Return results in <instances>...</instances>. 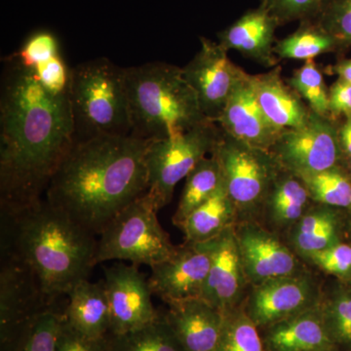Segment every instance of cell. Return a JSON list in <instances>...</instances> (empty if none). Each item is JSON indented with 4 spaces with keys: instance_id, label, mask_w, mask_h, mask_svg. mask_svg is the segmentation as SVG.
<instances>
[{
    "instance_id": "1",
    "label": "cell",
    "mask_w": 351,
    "mask_h": 351,
    "mask_svg": "<svg viewBox=\"0 0 351 351\" xmlns=\"http://www.w3.org/2000/svg\"><path fill=\"white\" fill-rule=\"evenodd\" d=\"M75 143L69 92L49 93L32 69L4 58L0 83V208L41 199Z\"/></svg>"
},
{
    "instance_id": "2",
    "label": "cell",
    "mask_w": 351,
    "mask_h": 351,
    "mask_svg": "<svg viewBox=\"0 0 351 351\" xmlns=\"http://www.w3.org/2000/svg\"><path fill=\"white\" fill-rule=\"evenodd\" d=\"M147 143L132 135L75 141L51 178L45 199L99 237L120 211L147 193Z\"/></svg>"
},
{
    "instance_id": "3",
    "label": "cell",
    "mask_w": 351,
    "mask_h": 351,
    "mask_svg": "<svg viewBox=\"0 0 351 351\" xmlns=\"http://www.w3.org/2000/svg\"><path fill=\"white\" fill-rule=\"evenodd\" d=\"M96 237L41 198L20 208H0V254L34 272L50 304L89 279L96 263Z\"/></svg>"
},
{
    "instance_id": "4",
    "label": "cell",
    "mask_w": 351,
    "mask_h": 351,
    "mask_svg": "<svg viewBox=\"0 0 351 351\" xmlns=\"http://www.w3.org/2000/svg\"><path fill=\"white\" fill-rule=\"evenodd\" d=\"M132 136L174 137L208 121L182 69L163 62L124 68Z\"/></svg>"
},
{
    "instance_id": "5",
    "label": "cell",
    "mask_w": 351,
    "mask_h": 351,
    "mask_svg": "<svg viewBox=\"0 0 351 351\" xmlns=\"http://www.w3.org/2000/svg\"><path fill=\"white\" fill-rule=\"evenodd\" d=\"M69 100L75 141L132 135L124 68L108 58L90 60L71 69Z\"/></svg>"
},
{
    "instance_id": "6",
    "label": "cell",
    "mask_w": 351,
    "mask_h": 351,
    "mask_svg": "<svg viewBox=\"0 0 351 351\" xmlns=\"http://www.w3.org/2000/svg\"><path fill=\"white\" fill-rule=\"evenodd\" d=\"M157 212L147 193L127 205L99 235L97 265L117 260L152 267L170 258L177 246L159 223Z\"/></svg>"
},
{
    "instance_id": "7",
    "label": "cell",
    "mask_w": 351,
    "mask_h": 351,
    "mask_svg": "<svg viewBox=\"0 0 351 351\" xmlns=\"http://www.w3.org/2000/svg\"><path fill=\"white\" fill-rule=\"evenodd\" d=\"M221 136L223 131L218 124L208 120L180 135L147 143V195L157 211L169 204L176 186L212 154Z\"/></svg>"
},
{
    "instance_id": "8",
    "label": "cell",
    "mask_w": 351,
    "mask_h": 351,
    "mask_svg": "<svg viewBox=\"0 0 351 351\" xmlns=\"http://www.w3.org/2000/svg\"><path fill=\"white\" fill-rule=\"evenodd\" d=\"M218 157L226 191L239 216L263 208L281 168L269 152L256 149L223 133L212 152Z\"/></svg>"
},
{
    "instance_id": "9",
    "label": "cell",
    "mask_w": 351,
    "mask_h": 351,
    "mask_svg": "<svg viewBox=\"0 0 351 351\" xmlns=\"http://www.w3.org/2000/svg\"><path fill=\"white\" fill-rule=\"evenodd\" d=\"M59 304V302H57ZM50 304L40 284L25 263L1 257L0 265V343L1 351H22L25 335Z\"/></svg>"
},
{
    "instance_id": "10",
    "label": "cell",
    "mask_w": 351,
    "mask_h": 351,
    "mask_svg": "<svg viewBox=\"0 0 351 351\" xmlns=\"http://www.w3.org/2000/svg\"><path fill=\"white\" fill-rule=\"evenodd\" d=\"M269 152L281 169L299 178L338 166L343 154L338 127L313 110L304 125L284 130Z\"/></svg>"
},
{
    "instance_id": "11",
    "label": "cell",
    "mask_w": 351,
    "mask_h": 351,
    "mask_svg": "<svg viewBox=\"0 0 351 351\" xmlns=\"http://www.w3.org/2000/svg\"><path fill=\"white\" fill-rule=\"evenodd\" d=\"M201 48L182 68V75L195 90L203 114L218 121L226 103L247 73L233 64L221 44L201 38Z\"/></svg>"
},
{
    "instance_id": "12",
    "label": "cell",
    "mask_w": 351,
    "mask_h": 351,
    "mask_svg": "<svg viewBox=\"0 0 351 351\" xmlns=\"http://www.w3.org/2000/svg\"><path fill=\"white\" fill-rule=\"evenodd\" d=\"M321 301L315 279L302 271L251 286L241 306L256 326L263 330L317 306Z\"/></svg>"
},
{
    "instance_id": "13",
    "label": "cell",
    "mask_w": 351,
    "mask_h": 351,
    "mask_svg": "<svg viewBox=\"0 0 351 351\" xmlns=\"http://www.w3.org/2000/svg\"><path fill=\"white\" fill-rule=\"evenodd\" d=\"M103 282L110 309V334L140 329L161 315L152 304L149 277L137 265L117 263L105 267Z\"/></svg>"
},
{
    "instance_id": "14",
    "label": "cell",
    "mask_w": 351,
    "mask_h": 351,
    "mask_svg": "<svg viewBox=\"0 0 351 351\" xmlns=\"http://www.w3.org/2000/svg\"><path fill=\"white\" fill-rule=\"evenodd\" d=\"M210 265L208 241L184 242L170 258L151 267L149 285L152 295L167 304L201 298Z\"/></svg>"
},
{
    "instance_id": "15",
    "label": "cell",
    "mask_w": 351,
    "mask_h": 351,
    "mask_svg": "<svg viewBox=\"0 0 351 351\" xmlns=\"http://www.w3.org/2000/svg\"><path fill=\"white\" fill-rule=\"evenodd\" d=\"M234 230L245 276L251 286L302 272L297 254L270 230L251 219L237 221Z\"/></svg>"
},
{
    "instance_id": "16",
    "label": "cell",
    "mask_w": 351,
    "mask_h": 351,
    "mask_svg": "<svg viewBox=\"0 0 351 351\" xmlns=\"http://www.w3.org/2000/svg\"><path fill=\"white\" fill-rule=\"evenodd\" d=\"M211 265L201 298L225 313L241 306L249 284L240 257L234 226L208 240Z\"/></svg>"
},
{
    "instance_id": "17",
    "label": "cell",
    "mask_w": 351,
    "mask_h": 351,
    "mask_svg": "<svg viewBox=\"0 0 351 351\" xmlns=\"http://www.w3.org/2000/svg\"><path fill=\"white\" fill-rule=\"evenodd\" d=\"M246 73L226 103L217 124L223 133L263 151L269 152L282 130L274 126L258 105Z\"/></svg>"
},
{
    "instance_id": "18",
    "label": "cell",
    "mask_w": 351,
    "mask_h": 351,
    "mask_svg": "<svg viewBox=\"0 0 351 351\" xmlns=\"http://www.w3.org/2000/svg\"><path fill=\"white\" fill-rule=\"evenodd\" d=\"M164 313L186 351H217L223 313L202 298L172 302Z\"/></svg>"
},
{
    "instance_id": "19",
    "label": "cell",
    "mask_w": 351,
    "mask_h": 351,
    "mask_svg": "<svg viewBox=\"0 0 351 351\" xmlns=\"http://www.w3.org/2000/svg\"><path fill=\"white\" fill-rule=\"evenodd\" d=\"M263 330L265 351H335L337 348L325 324L321 302Z\"/></svg>"
},
{
    "instance_id": "20",
    "label": "cell",
    "mask_w": 351,
    "mask_h": 351,
    "mask_svg": "<svg viewBox=\"0 0 351 351\" xmlns=\"http://www.w3.org/2000/svg\"><path fill=\"white\" fill-rule=\"evenodd\" d=\"M250 78L258 105L274 126L284 131L306 123L311 110L302 101V97L284 82L280 66L250 75Z\"/></svg>"
},
{
    "instance_id": "21",
    "label": "cell",
    "mask_w": 351,
    "mask_h": 351,
    "mask_svg": "<svg viewBox=\"0 0 351 351\" xmlns=\"http://www.w3.org/2000/svg\"><path fill=\"white\" fill-rule=\"evenodd\" d=\"M277 22L263 8L245 14L219 34V43L226 51L235 50L267 68L276 66L274 32Z\"/></svg>"
},
{
    "instance_id": "22",
    "label": "cell",
    "mask_w": 351,
    "mask_h": 351,
    "mask_svg": "<svg viewBox=\"0 0 351 351\" xmlns=\"http://www.w3.org/2000/svg\"><path fill=\"white\" fill-rule=\"evenodd\" d=\"M64 319L90 339L106 338L110 332V309L103 281H80L69 290Z\"/></svg>"
},
{
    "instance_id": "23",
    "label": "cell",
    "mask_w": 351,
    "mask_h": 351,
    "mask_svg": "<svg viewBox=\"0 0 351 351\" xmlns=\"http://www.w3.org/2000/svg\"><path fill=\"white\" fill-rule=\"evenodd\" d=\"M337 210L315 203L289 230V242L298 256L307 260L341 241V217Z\"/></svg>"
},
{
    "instance_id": "24",
    "label": "cell",
    "mask_w": 351,
    "mask_h": 351,
    "mask_svg": "<svg viewBox=\"0 0 351 351\" xmlns=\"http://www.w3.org/2000/svg\"><path fill=\"white\" fill-rule=\"evenodd\" d=\"M306 184L297 176L280 170L270 189L263 209L267 221L276 230H290L311 207Z\"/></svg>"
},
{
    "instance_id": "25",
    "label": "cell",
    "mask_w": 351,
    "mask_h": 351,
    "mask_svg": "<svg viewBox=\"0 0 351 351\" xmlns=\"http://www.w3.org/2000/svg\"><path fill=\"white\" fill-rule=\"evenodd\" d=\"M237 221V207L230 199L223 180L216 193L196 208L180 228L184 232L186 242L200 243L218 237L226 228L234 226Z\"/></svg>"
},
{
    "instance_id": "26",
    "label": "cell",
    "mask_w": 351,
    "mask_h": 351,
    "mask_svg": "<svg viewBox=\"0 0 351 351\" xmlns=\"http://www.w3.org/2000/svg\"><path fill=\"white\" fill-rule=\"evenodd\" d=\"M223 180L221 164L212 152L186 176L181 199L173 216L174 225L181 228L189 215L216 193Z\"/></svg>"
},
{
    "instance_id": "27",
    "label": "cell",
    "mask_w": 351,
    "mask_h": 351,
    "mask_svg": "<svg viewBox=\"0 0 351 351\" xmlns=\"http://www.w3.org/2000/svg\"><path fill=\"white\" fill-rule=\"evenodd\" d=\"M108 351H186L164 313L154 322L124 334L108 336Z\"/></svg>"
},
{
    "instance_id": "28",
    "label": "cell",
    "mask_w": 351,
    "mask_h": 351,
    "mask_svg": "<svg viewBox=\"0 0 351 351\" xmlns=\"http://www.w3.org/2000/svg\"><path fill=\"white\" fill-rule=\"evenodd\" d=\"M314 203L337 209L351 207V179L339 166L300 178Z\"/></svg>"
},
{
    "instance_id": "29",
    "label": "cell",
    "mask_w": 351,
    "mask_h": 351,
    "mask_svg": "<svg viewBox=\"0 0 351 351\" xmlns=\"http://www.w3.org/2000/svg\"><path fill=\"white\" fill-rule=\"evenodd\" d=\"M258 330L242 306L225 311L217 351H265Z\"/></svg>"
},
{
    "instance_id": "30",
    "label": "cell",
    "mask_w": 351,
    "mask_h": 351,
    "mask_svg": "<svg viewBox=\"0 0 351 351\" xmlns=\"http://www.w3.org/2000/svg\"><path fill=\"white\" fill-rule=\"evenodd\" d=\"M336 47V43L327 34L304 23L295 34L274 45V54L282 59L308 61L324 53L331 52Z\"/></svg>"
},
{
    "instance_id": "31",
    "label": "cell",
    "mask_w": 351,
    "mask_h": 351,
    "mask_svg": "<svg viewBox=\"0 0 351 351\" xmlns=\"http://www.w3.org/2000/svg\"><path fill=\"white\" fill-rule=\"evenodd\" d=\"M304 23L325 32L337 47L351 44V0H327L313 17Z\"/></svg>"
},
{
    "instance_id": "32",
    "label": "cell",
    "mask_w": 351,
    "mask_h": 351,
    "mask_svg": "<svg viewBox=\"0 0 351 351\" xmlns=\"http://www.w3.org/2000/svg\"><path fill=\"white\" fill-rule=\"evenodd\" d=\"M321 306L332 343L351 350V288H339Z\"/></svg>"
},
{
    "instance_id": "33",
    "label": "cell",
    "mask_w": 351,
    "mask_h": 351,
    "mask_svg": "<svg viewBox=\"0 0 351 351\" xmlns=\"http://www.w3.org/2000/svg\"><path fill=\"white\" fill-rule=\"evenodd\" d=\"M288 84L307 101L311 110L329 117V90L313 60L306 61L301 68L295 71Z\"/></svg>"
},
{
    "instance_id": "34",
    "label": "cell",
    "mask_w": 351,
    "mask_h": 351,
    "mask_svg": "<svg viewBox=\"0 0 351 351\" xmlns=\"http://www.w3.org/2000/svg\"><path fill=\"white\" fill-rule=\"evenodd\" d=\"M59 304L47 307L36 316L29 328L22 351H56L63 324L64 307Z\"/></svg>"
},
{
    "instance_id": "35",
    "label": "cell",
    "mask_w": 351,
    "mask_h": 351,
    "mask_svg": "<svg viewBox=\"0 0 351 351\" xmlns=\"http://www.w3.org/2000/svg\"><path fill=\"white\" fill-rule=\"evenodd\" d=\"M61 54V46L56 34L50 29L34 31L25 39L12 56L25 68L34 69Z\"/></svg>"
},
{
    "instance_id": "36",
    "label": "cell",
    "mask_w": 351,
    "mask_h": 351,
    "mask_svg": "<svg viewBox=\"0 0 351 351\" xmlns=\"http://www.w3.org/2000/svg\"><path fill=\"white\" fill-rule=\"evenodd\" d=\"M326 1L327 0H263L262 7L279 25L295 20L309 19Z\"/></svg>"
},
{
    "instance_id": "37",
    "label": "cell",
    "mask_w": 351,
    "mask_h": 351,
    "mask_svg": "<svg viewBox=\"0 0 351 351\" xmlns=\"http://www.w3.org/2000/svg\"><path fill=\"white\" fill-rule=\"evenodd\" d=\"M316 267L341 279H351V244L339 241L325 250L314 254L307 258Z\"/></svg>"
},
{
    "instance_id": "38",
    "label": "cell",
    "mask_w": 351,
    "mask_h": 351,
    "mask_svg": "<svg viewBox=\"0 0 351 351\" xmlns=\"http://www.w3.org/2000/svg\"><path fill=\"white\" fill-rule=\"evenodd\" d=\"M38 76L43 86L53 95L68 93L69 80H71V69L66 66L61 54L57 55L49 61L39 64L32 69Z\"/></svg>"
},
{
    "instance_id": "39",
    "label": "cell",
    "mask_w": 351,
    "mask_h": 351,
    "mask_svg": "<svg viewBox=\"0 0 351 351\" xmlns=\"http://www.w3.org/2000/svg\"><path fill=\"white\" fill-rule=\"evenodd\" d=\"M108 336L103 339L88 338L73 329L64 316L56 351H108Z\"/></svg>"
},
{
    "instance_id": "40",
    "label": "cell",
    "mask_w": 351,
    "mask_h": 351,
    "mask_svg": "<svg viewBox=\"0 0 351 351\" xmlns=\"http://www.w3.org/2000/svg\"><path fill=\"white\" fill-rule=\"evenodd\" d=\"M351 114V83L339 78L329 89V115Z\"/></svg>"
},
{
    "instance_id": "41",
    "label": "cell",
    "mask_w": 351,
    "mask_h": 351,
    "mask_svg": "<svg viewBox=\"0 0 351 351\" xmlns=\"http://www.w3.org/2000/svg\"><path fill=\"white\" fill-rule=\"evenodd\" d=\"M341 152L351 158V114L346 115L345 123L339 128Z\"/></svg>"
},
{
    "instance_id": "42",
    "label": "cell",
    "mask_w": 351,
    "mask_h": 351,
    "mask_svg": "<svg viewBox=\"0 0 351 351\" xmlns=\"http://www.w3.org/2000/svg\"><path fill=\"white\" fill-rule=\"evenodd\" d=\"M334 71L339 75V78L351 83V59L337 64Z\"/></svg>"
},
{
    "instance_id": "43",
    "label": "cell",
    "mask_w": 351,
    "mask_h": 351,
    "mask_svg": "<svg viewBox=\"0 0 351 351\" xmlns=\"http://www.w3.org/2000/svg\"><path fill=\"white\" fill-rule=\"evenodd\" d=\"M350 179H351V158H350Z\"/></svg>"
},
{
    "instance_id": "44",
    "label": "cell",
    "mask_w": 351,
    "mask_h": 351,
    "mask_svg": "<svg viewBox=\"0 0 351 351\" xmlns=\"http://www.w3.org/2000/svg\"><path fill=\"white\" fill-rule=\"evenodd\" d=\"M348 212H350V219L351 223V207L350 208V209H348Z\"/></svg>"
},
{
    "instance_id": "45",
    "label": "cell",
    "mask_w": 351,
    "mask_h": 351,
    "mask_svg": "<svg viewBox=\"0 0 351 351\" xmlns=\"http://www.w3.org/2000/svg\"><path fill=\"white\" fill-rule=\"evenodd\" d=\"M348 283H350V288H351V279L350 281H348Z\"/></svg>"
}]
</instances>
